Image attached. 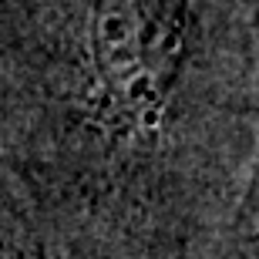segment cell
<instances>
[{
    "label": "cell",
    "mask_w": 259,
    "mask_h": 259,
    "mask_svg": "<svg viewBox=\"0 0 259 259\" xmlns=\"http://www.w3.org/2000/svg\"><path fill=\"white\" fill-rule=\"evenodd\" d=\"M91 61L108 105L145 121L162 111L185 44V0H91Z\"/></svg>",
    "instance_id": "cell-1"
}]
</instances>
